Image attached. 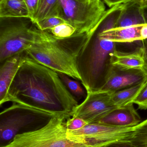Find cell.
<instances>
[{
	"instance_id": "1",
	"label": "cell",
	"mask_w": 147,
	"mask_h": 147,
	"mask_svg": "<svg viewBox=\"0 0 147 147\" xmlns=\"http://www.w3.org/2000/svg\"><path fill=\"white\" fill-rule=\"evenodd\" d=\"M9 102L67 119L79 105L58 72L28 56L9 88L6 102Z\"/></svg>"
},
{
	"instance_id": "2",
	"label": "cell",
	"mask_w": 147,
	"mask_h": 147,
	"mask_svg": "<svg viewBox=\"0 0 147 147\" xmlns=\"http://www.w3.org/2000/svg\"><path fill=\"white\" fill-rule=\"evenodd\" d=\"M99 24L74 53L81 83L87 92L99 91L106 84L113 66L111 57L117 50V43L100 37Z\"/></svg>"
},
{
	"instance_id": "3",
	"label": "cell",
	"mask_w": 147,
	"mask_h": 147,
	"mask_svg": "<svg viewBox=\"0 0 147 147\" xmlns=\"http://www.w3.org/2000/svg\"><path fill=\"white\" fill-rule=\"evenodd\" d=\"M57 115L16 103L0 114V147L11 143L19 135L39 130Z\"/></svg>"
},
{
	"instance_id": "4",
	"label": "cell",
	"mask_w": 147,
	"mask_h": 147,
	"mask_svg": "<svg viewBox=\"0 0 147 147\" xmlns=\"http://www.w3.org/2000/svg\"><path fill=\"white\" fill-rule=\"evenodd\" d=\"M25 51L28 57L39 63L82 81L72 51L63 40L55 38L47 31Z\"/></svg>"
},
{
	"instance_id": "5",
	"label": "cell",
	"mask_w": 147,
	"mask_h": 147,
	"mask_svg": "<svg viewBox=\"0 0 147 147\" xmlns=\"http://www.w3.org/2000/svg\"><path fill=\"white\" fill-rule=\"evenodd\" d=\"M45 32L39 29L29 18H1L0 63L25 51Z\"/></svg>"
},
{
	"instance_id": "6",
	"label": "cell",
	"mask_w": 147,
	"mask_h": 147,
	"mask_svg": "<svg viewBox=\"0 0 147 147\" xmlns=\"http://www.w3.org/2000/svg\"><path fill=\"white\" fill-rule=\"evenodd\" d=\"M60 17L77 29L76 37L89 35L106 12L102 0H60Z\"/></svg>"
},
{
	"instance_id": "7",
	"label": "cell",
	"mask_w": 147,
	"mask_h": 147,
	"mask_svg": "<svg viewBox=\"0 0 147 147\" xmlns=\"http://www.w3.org/2000/svg\"><path fill=\"white\" fill-rule=\"evenodd\" d=\"M67 119L65 116H55L42 128L19 135L3 147H95L77 143L68 138L65 125Z\"/></svg>"
},
{
	"instance_id": "8",
	"label": "cell",
	"mask_w": 147,
	"mask_h": 147,
	"mask_svg": "<svg viewBox=\"0 0 147 147\" xmlns=\"http://www.w3.org/2000/svg\"><path fill=\"white\" fill-rule=\"evenodd\" d=\"M135 127H121L99 123H88L80 129L67 130L66 134L70 140L77 143L105 147L118 142L129 141Z\"/></svg>"
},
{
	"instance_id": "9",
	"label": "cell",
	"mask_w": 147,
	"mask_h": 147,
	"mask_svg": "<svg viewBox=\"0 0 147 147\" xmlns=\"http://www.w3.org/2000/svg\"><path fill=\"white\" fill-rule=\"evenodd\" d=\"M84 101L72 112L71 117L82 118L88 123H98L102 118L118 107L112 102L111 92H87Z\"/></svg>"
},
{
	"instance_id": "10",
	"label": "cell",
	"mask_w": 147,
	"mask_h": 147,
	"mask_svg": "<svg viewBox=\"0 0 147 147\" xmlns=\"http://www.w3.org/2000/svg\"><path fill=\"white\" fill-rule=\"evenodd\" d=\"M147 79L145 68L128 69L113 65L106 84L99 91L114 92L141 84Z\"/></svg>"
},
{
	"instance_id": "11",
	"label": "cell",
	"mask_w": 147,
	"mask_h": 147,
	"mask_svg": "<svg viewBox=\"0 0 147 147\" xmlns=\"http://www.w3.org/2000/svg\"><path fill=\"white\" fill-rule=\"evenodd\" d=\"M26 51L7 59L0 66V105L6 103L9 88L21 65L26 58Z\"/></svg>"
},
{
	"instance_id": "12",
	"label": "cell",
	"mask_w": 147,
	"mask_h": 147,
	"mask_svg": "<svg viewBox=\"0 0 147 147\" xmlns=\"http://www.w3.org/2000/svg\"><path fill=\"white\" fill-rule=\"evenodd\" d=\"M142 122L140 115L130 103L113 110L98 123L121 127H134Z\"/></svg>"
},
{
	"instance_id": "13",
	"label": "cell",
	"mask_w": 147,
	"mask_h": 147,
	"mask_svg": "<svg viewBox=\"0 0 147 147\" xmlns=\"http://www.w3.org/2000/svg\"><path fill=\"white\" fill-rule=\"evenodd\" d=\"M147 24L143 8L138 0L123 4L115 28L129 27Z\"/></svg>"
},
{
	"instance_id": "14",
	"label": "cell",
	"mask_w": 147,
	"mask_h": 147,
	"mask_svg": "<svg viewBox=\"0 0 147 147\" xmlns=\"http://www.w3.org/2000/svg\"><path fill=\"white\" fill-rule=\"evenodd\" d=\"M111 63L113 65L128 69L144 68L145 63L142 57L141 45L134 51L129 52L116 50L112 54Z\"/></svg>"
},
{
	"instance_id": "15",
	"label": "cell",
	"mask_w": 147,
	"mask_h": 147,
	"mask_svg": "<svg viewBox=\"0 0 147 147\" xmlns=\"http://www.w3.org/2000/svg\"><path fill=\"white\" fill-rule=\"evenodd\" d=\"M0 18L30 19V16L24 0H1Z\"/></svg>"
},
{
	"instance_id": "16",
	"label": "cell",
	"mask_w": 147,
	"mask_h": 147,
	"mask_svg": "<svg viewBox=\"0 0 147 147\" xmlns=\"http://www.w3.org/2000/svg\"><path fill=\"white\" fill-rule=\"evenodd\" d=\"M60 0H39L36 11L31 20L35 23L48 17H60Z\"/></svg>"
},
{
	"instance_id": "17",
	"label": "cell",
	"mask_w": 147,
	"mask_h": 147,
	"mask_svg": "<svg viewBox=\"0 0 147 147\" xmlns=\"http://www.w3.org/2000/svg\"><path fill=\"white\" fill-rule=\"evenodd\" d=\"M145 82L120 90L111 92V100L114 104L119 108L133 103V100L140 90Z\"/></svg>"
},
{
	"instance_id": "18",
	"label": "cell",
	"mask_w": 147,
	"mask_h": 147,
	"mask_svg": "<svg viewBox=\"0 0 147 147\" xmlns=\"http://www.w3.org/2000/svg\"><path fill=\"white\" fill-rule=\"evenodd\" d=\"M58 73L68 90L77 101L83 98H86L87 91L85 88L84 89V87L82 86L79 81L73 80L71 78H72L65 74Z\"/></svg>"
},
{
	"instance_id": "19",
	"label": "cell",
	"mask_w": 147,
	"mask_h": 147,
	"mask_svg": "<svg viewBox=\"0 0 147 147\" xmlns=\"http://www.w3.org/2000/svg\"><path fill=\"white\" fill-rule=\"evenodd\" d=\"M129 141L136 147H147V119L135 127Z\"/></svg>"
},
{
	"instance_id": "20",
	"label": "cell",
	"mask_w": 147,
	"mask_h": 147,
	"mask_svg": "<svg viewBox=\"0 0 147 147\" xmlns=\"http://www.w3.org/2000/svg\"><path fill=\"white\" fill-rule=\"evenodd\" d=\"M47 32L58 40H64L76 37L77 29L68 22L62 23Z\"/></svg>"
},
{
	"instance_id": "21",
	"label": "cell",
	"mask_w": 147,
	"mask_h": 147,
	"mask_svg": "<svg viewBox=\"0 0 147 147\" xmlns=\"http://www.w3.org/2000/svg\"><path fill=\"white\" fill-rule=\"evenodd\" d=\"M65 22H67L61 17L52 16L41 20L35 24L40 30L47 31L58 25Z\"/></svg>"
},
{
	"instance_id": "22",
	"label": "cell",
	"mask_w": 147,
	"mask_h": 147,
	"mask_svg": "<svg viewBox=\"0 0 147 147\" xmlns=\"http://www.w3.org/2000/svg\"><path fill=\"white\" fill-rule=\"evenodd\" d=\"M132 103L137 105L140 109L147 110V79Z\"/></svg>"
},
{
	"instance_id": "23",
	"label": "cell",
	"mask_w": 147,
	"mask_h": 147,
	"mask_svg": "<svg viewBox=\"0 0 147 147\" xmlns=\"http://www.w3.org/2000/svg\"><path fill=\"white\" fill-rule=\"evenodd\" d=\"M88 124L82 118L72 117L68 118L65 122L66 127L67 130L73 131L80 129Z\"/></svg>"
},
{
	"instance_id": "24",
	"label": "cell",
	"mask_w": 147,
	"mask_h": 147,
	"mask_svg": "<svg viewBox=\"0 0 147 147\" xmlns=\"http://www.w3.org/2000/svg\"><path fill=\"white\" fill-rule=\"evenodd\" d=\"M26 3L28 11H29L30 19L31 20L36 11L39 0H24Z\"/></svg>"
},
{
	"instance_id": "25",
	"label": "cell",
	"mask_w": 147,
	"mask_h": 147,
	"mask_svg": "<svg viewBox=\"0 0 147 147\" xmlns=\"http://www.w3.org/2000/svg\"><path fill=\"white\" fill-rule=\"evenodd\" d=\"M141 48L142 57L145 63L144 68L147 70V39L142 40Z\"/></svg>"
},
{
	"instance_id": "26",
	"label": "cell",
	"mask_w": 147,
	"mask_h": 147,
	"mask_svg": "<svg viewBox=\"0 0 147 147\" xmlns=\"http://www.w3.org/2000/svg\"><path fill=\"white\" fill-rule=\"evenodd\" d=\"M109 8L112 7L116 5L124 4L131 0H103Z\"/></svg>"
},
{
	"instance_id": "27",
	"label": "cell",
	"mask_w": 147,
	"mask_h": 147,
	"mask_svg": "<svg viewBox=\"0 0 147 147\" xmlns=\"http://www.w3.org/2000/svg\"><path fill=\"white\" fill-rule=\"evenodd\" d=\"M105 147H136L130 141H121L115 142Z\"/></svg>"
},
{
	"instance_id": "28",
	"label": "cell",
	"mask_w": 147,
	"mask_h": 147,
	"mask_svg": "<svg viewBox=\"0 0 147 147\" xmlns=\"http://www.w3.org/2000/svg\"><path fill=\"white\" fill-rule=\"evenodd\" d=\"M140 35L142 40L147 39V23L142 25L140 29Z\"/></svg>"
},
{
	"instance_id": "29",
	"label": "cell",
	"mask_w": 147,
	"mask_h": 147,
	"mask_svg": "<svg viewBox=\"0 0 147 147\" xmlns=\"http://www.w3.org/2000/svg\"><path fill=\"white\" fill-rule=\"evenodd\" d=\"M138 1L142 8L147 7V0H138Z\"/></svg>"
},
{
	"instance_id": "30",
	"label": "cell",
	"mask_w": 147,
	"mask_h": 147,
	"mask_svg": "<svg viewBox=\"0 0 147 147\" xmlns=\"http://www.w3.org/2000/svg\"><path fill=\"white\" fill-rule=\"evenodd\" d=\"M143 10H144V14L145 19H146V21L147 23V7L143 8Z\"/></svg>"
},
{
	"instance_id": "31",
	"label": "cell",
	"mask_w": 147,
	"mask_h": 147,
	"mask_svg": "<svg viewBox=\"0 0 147 147\" xmlns=\"http://www.w3.org/2000/svg\"><path fill=\"white\" fill-rule=\"evenodd\" d=\"M98 1H101V0H98Z\"/></svg>"
}]
</instances>
